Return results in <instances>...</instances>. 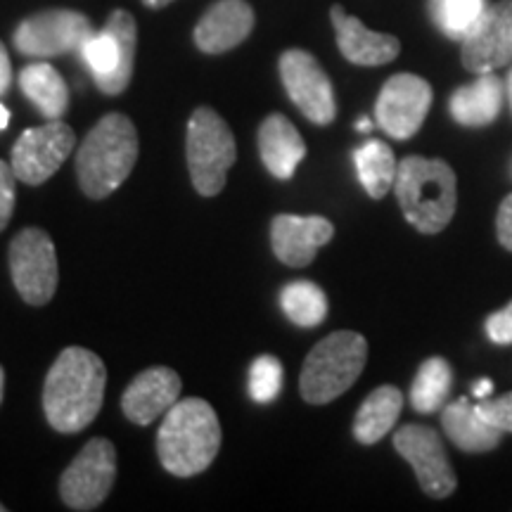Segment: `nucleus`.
Instances as JSON below:
<instances>
[{
  "instance_id": "58836bf2",
  "label": "nucleus",
  "mask_w": 512,
  "mask_h": 512,
  "mask_svg": "<svg viewBox=\"0 0 512 512\" xmlns=\"http://www.w3.org/2000/svg\"><path fill=\"white\" fill-rule=\"evenodd\" d=\"M3 392H5V370L0 366V401H3Z\"/></svg>"
},
{
  "instance_id": "aec40b11",
  "label": "nucleus",
  "mask_w": 512,
  "mask_h": 512,
  "mask_svg": "<svg viewBox=\"0 0 512 512\" xmlns=\"http://www.w3.org/2000/svg\"><path fill=\"white\" fill-rule=\"evenodd\" d=\"M259 155L268 174L278 181H290L306 157V143L297 126L285 114H268L259 126Z\"/></svg>"
},
{
  "instance_id": "39448f33",
  "label": "nucleus",
  "mask_w": 512,
  "mask_h": 512,
  "mask_svg": "<svg viewBox=\"0 0 512 512\" xmlns=\"http://www.w3.org/2000/svg\"><path fill=\"white\" fill-rule=\"evenodd\" d=\"M368 361L366 337L354 330L332 332L306 356L299 389L306 403L323 406L335 401L361 377Z\"/></svg>"
},
{
  "instance_id": "f3484780",
  "label": "nucleus",
  "mask_w": 512,
  "mask_h": 512,
  "mask_svg": "<svg viewBox=\"0 0 512 512\" xmlns=\"http://www.w3.org/2000/svg\"><path fill=\"white\" fill-rule=\"evenodd\" d=\"M183 382L176 370L166 366L147 368L126 387L121 396V411L133 425L147 427L181 399Z\"/></svg>"
},
{
  "instance_id": "c85d7f7f",
  "label": "nucleus",
  "mask_w": 512,
  "mask_h": 512,
  "mask_svg": "<svg viewBox=\"0 0 512 512\" xmlns=\"http://www.w3.org/2000/svg\"><path fill=\"white\" fill-rule=\"evenodd\" d=\"M283 389V363L275 356H259L249 368V396L256 403H273Z\"/></svg>"
},
{
  "instance_id": "cd10ccee",
  "label": "nucleus",
  "mask_w": 512,
  "mask_h": 512,
  "mask_svg": "<svg viewBox=\"0 0 512 512\" xmlns=\"http://www.w3.org/2000/svg\"><path fill=\"white\" fill-rule=\"evenodd\" d=\"M489 8L486 0H430V15L441 34L463 41Z\"/></svg>"
},
{
  "instance_id": "6e6552de",
  "label": "nucleus",
  "mask_w": 512,
  "mask_h": 512,
  "mask_svg": "<svg viewBox=\"0 0 512 512\" xmlns=\"http://www.w3.org/2000/svg\"><path fill=\"white\" fill-rule=\"evenodd\" d=\"M10 273L19 297L29 306H46L57 292V254L50 235L24 228L10 242Z\"/></svg>"
},
{
  "instance_id": "79ce46f5",
  "label": "nucleus",
  "mask_w": 512,
  "mask_h": 512,
  "mask_svg": "<svg viewBox=\"0 0 512 512\" xmlns=\"http://www.w3.org/2000/svg\"><path fill=\"white\" fill-rule=\"evenodd\" d=\"M510 176H512V164H510Z\"/></svg>"
},
{
  "instance_id": "b1692460",
  "label": "nucleus",
  "mask_w": 512,
  "mask_h": 512,
  "mask_svg": "<svg viewBox=\"0 0 512 512\" xmlns=\"http://www.w3.org/2000/svg\"><path fill=\"white\" fill-rule=\"evenodd\" d=\"M403 408V394L392 384H382L358 408L354 420V437L358 444L373 446L387 437L399 420Z\"/></svg>"
},
{
  "instance_id": "9b49d317",
  "label": "nucleus",
  "mask_w": 512,
  "mask_h": 512,
  "mask_svg": "<svg viewBox=\"0 0 512 512\" xmlns=\"http://www.w3.org/2000/svg\"><path fill=\"white\" fill-rule=\"evenodd\" d=\"M280 79L290 100L311 124L328 126L337 117L335 88L320 62L306 50L292 48L280 55Z\"/></svg>"
},
{
  "instance_id": "ea45409f",
  "label": "nucleus",
  "mask_w": 512,
  "mask_h": 512,
  "mask_svg": "<svg viewBox=\"0 0 512 512\" xmlns=\"http://www.w3.org/2000/svg\"><path fill=\"white\" fill-rule=\"evenodd\" d=\"M505 91H508V98H510V107H512V69L508 74V86H505Z\"/></svg>"
},
{
  "instance_id": "72a5a7b5",
  "label": "nucleus",
  "mask_w": 512,
  "mask_h": 512,
  "mask_svg": "<svg viewBox=\"0 0 512 512\" xmlns=\"http://www.w3.org/2000/svg\"><path fill=\"white\" fill-rule=\"evenodd\" d=\"M10 86H12V62H10L8 48H5V43L0 41V98L10 91Z\"/></svg>"
},
{
  "instance_id": "473e14b6",
  "label": "nucleus",
  "mask_w": 512,
  "mask_h": 512,
  "mask_svg": "<svg viewBox=\"0 0 512 512\" xmlns=\"http://www.w3.org/2000/svg\"><path fill=\"white\" fill-rule=\"evenodd\" d=\"M496 233H498V242L512 252V195H508L498 209L496 216Z\"/></svg>"
},
{
  "instance_id": "e433bc0d",
  "label": "nucleus",
  "mask_w": 512,
  "mask_h": 512,
  "mask_svg": "<svg viewBox=\"0 0 512 512\" xmlns=\"http://www.w3.org/2000/svg\"><path fill=\"white\" fill-rule=\"evenodd\" d=\"M356 131H361V133H370L373 131V121H370L368 117H361L356 121Z\"/></svg>"
},
{
  "instance_id": "dca6fc26",
  "label": "nucleus",
  "mask_w": 512,
  "mask_h": 512,
  "mask_svg": "<svg viewBox=\"0 0 512 512\" xmlns=\"http://www.w3.org/2000/svg\"><path fill=\"white\" fill-rule=\"evenodd\" d=\"M335 238V226L323 216L278 214L271 223L273 254L290 268H304L318 249Z\"/></svg>"
},
{
  "instance_id": "20e7f679",
  "label": "nucleus",
  "mask_w": 512,
  "mask_h": 512,
  "mask_svg": "<svg viewBox=\"0 0 512 512\" xmlns=\"http://www.w3.org/2000/svg\"><path fill=\"white\" fill-rule=\"evenodd\" d=\"M394 188L403 216L420 233H441L456 214V174L444 159H401Z\"/></svg>"
},
{
  "instance_id": "a19ab883",
  "label": "nucleus",
  "mask_w": 512,
  "mask_h": 512,
  "mask_svg": "<svg viewBox=\"0 0 512 512\" xmlns=\"http://www.w3.org/2000/svg\"><path fill=\"white\" fill-rule=\"evenodd\" d=\"M5 510H8V508H5V505H3V503H0V512H5Z\"/></svg>"
},
{
  "instance_id": "393cba45",
  "label": "nucleus",
  "mask_w": 512,
  "mask_h": 512,
  "mask_svg": "<svg viewBox=\"0 0 512 512\" xmlns=\"http://www.w3.org/2000/svg\"><path fill=\"white\" fill-rule=\"evenodd\" d=\"M354 166L358 181H361L363 190L368 192L373 200H382L396 183V157L392 147L382 140H368L354 152Z\"/></svg>"
},
{
  "instance_id": "0eeeda50",
  "label": "nucleus",
  "mask_w": 512,
  "mask_h": 512,
  "mask_svg": "<svg viewBox=\"0 0 512 512\" xmlns=\"http://www.w3.org/2000/svg\"><path fill=\"white\" fill-rule=\"evenodd\" d=\"M138 27L128 10H114L105 29L83 43V62L91 69L95 86L105 95H121L128 88L136 67Z\"/></svg>"
},
{
  "instance_id": "f704fd0d",
  "label": "nucleus",
  "mask_w": 512,
  "mask_h": 512,
  "mask_svg": "<svg viewBox=\"0 0 512 512\" xmlns=\"http://www.w3.org/2000/svg\"><path fill=\"white\" fill-rule=\"evenodd\" d=\"M491 394H494V382L486 380V377L484 380H477L475 384H472V396H475V399H479V401L489 399Z\"/></svg>"
},
{
  "instance_id": "a211bd4d",
  "label": "nucleus",
  "mask_w": 512,
  "mask_h": 512,
  "mask_svg": "<svg viewBox=\"0 0 512 512\" xmlns=\"http://www.w3.org/2000/svg\"><path fill=\"white\" fill-rule=\"evenodd\" d=\"M254 22V10L247 0H219L197 22L195 46L207 55L228 53L252 34Z\"/></svg>"
},
{
  "instance_id": "c756f323",
  "label": "nucleus",
  "mask_w": 512,
  "mask_h": 512,
  "mask_svg": "<svg viewBox=\"0 0 512 512\" xmlns=\"http://www.w3.org/2000/svg\"><path fill=\"white\" fill-rule=\"evenodd\" d=\"M475 408L491 427L512 434V392L503 394L501 399H494V401L482 399Z\"/></svg>"
},
{
  "instance_id": "1a4fd4ad",
  "label": "nucleus",
  "mask_w": 512,
  "mask_h": 512,
  "mask_svg": "<svg viewBox=\"0 0 512 512\" xmlns=\"http://www.w3.org/2000/svg\"><path fill=\"white\" fill-rule=\"evenodd\" d=\"M114 479H117V448L112 441L95 437L62 472V503L69 510H95L110 496Z\"/></svg>"
},
{
  "instance_id": "2f4dec72",
  "label": "nucleus",
  "mask_w": 512,
  "mask_h": 512,
  "mask_svg": "<svg viewBox=\"0 0 512 512\" xmlns=\"http://www.w3.org/2000/svg\"><path fill=\"white\" fill-rule=\"evenodd\" d=\"M486 337L498 344V347L512 344V302L505 309L491 313L486 318Z\"/></svg>"
},
{
  "instance_id": "4468645a",
  "label": "nucleus",
  "mask_w": 512,
  "mask_h": 512,
  "mask_svg": "<svg viewBox=\"0 0 512 512\" xmlns=\"http://www.w3.org/2000/svg\"><path fill=\"white\" fill-rule=\"evenodd\" d=\"M396 453L413 467L420 489L432 498H446L456 491V472L441 444V437L432 427L406 425L394 434Z\"/></svg>"
},
{
  "instance_id": "7ed1b4c3",
  "label": "nucleus",
  "mask_w": 512,
  "mask_h": 512,
  "mask_svg": "<svg viewBox=\"0 0 512 512\" xmlns=\"http://www.w3.org/2000/svg\"><path fill=\"white\" fill-rule=\"evenodd\" d=\"M138 131L124 114L112 112L95 124L76 152L83 195L105 200L131 176L138 162Z\"/></svg>"
},
{
  "instance_id": "c9c22d12",
  "label": "nucleus",
  "mask_w": 512,
  "mask_h": 512,
  "mask_svg": "<svg viewBox=\"0 0 512 512\" xmlns=\"http://www.w3.org/2000/svg\"><path fill=\"white\" fill-rule=\"evenodd\" d=\"M8 124H10V110L3 105V102H0V133L8 128Z\"/></svg>"
},
{
  "instance_id": "f8f14e48",
  "label": "nucleus",
  "mask_w": 512,
  "mask_h": 512,
  "mask_svg": "<svg viewBox=\"0 0 512 512\" xmlns=\"http://www.w3.org/2000/svg\"><path fill=\"white\" fill-rule=\"evenodd\" d=\"M74 145L76 136L72 126L64 124L62 119H53L48 124L24 131L12 147L10 157L17 181L27 185L46 183L67 162Z\"/></svg>"
},
{
  "instance_id": "423d86ee",
  "label": "nucleus",
  "mask_w": 512,
  "mask_h": 512,
  "mask_svg": "<svg viewBox=\"0 0 512 512\" xmlns=\"http://www.w3.org/2000/svg\"><path fill=\"white\" fill-rule=\"evenodd\" d=\"M185 155L192 185L202 197H214L226 188L228 171L238 159L235 136L221 114L197 107L188 121Z\"/></svg>"
},
{
  "instance_id": "bb28decb",
  "label": "nucleus",
  "mask_w": 512,
  "mask_h": 512,
  "mask_svg": "<svg viewBox=\"0 0 512 512\" xmlns=\"http://www.w3.org/2000/svg\"><path fill=\"white\" fill-rule=\"evenodd\" d=\"M280 306H283L285 316L299 328H316L328 316V297L309 280L285 285L280 292Z\"/></svg>"
},
{
  "instance_id": "4c0bfd02",
  "label": "nucleus",
  "mask_w": 512,
  "mask_h": 512,
  "mask_svg": "<svg viewBox=\"0 0 512 512\" xmlns=\"http://www.w3.org/2000/svg\"><path fill=\"white\" fill-rule=\"evenodd\" d=\"M174 0H143V5H147V8L152 10H159V8H166V5H171Z\"/></svg>"
},
{
  "instance_id": "4be33fe9",
  "label": "nucleus",
  "mask_w": 512,
  "mask_h": 512,
  "mask_svg": "<svg viewBox=\"0 0 512 512\" xmlns=\"http://www.w3.org/2000/svg\"><path fill=\"white\" fill-rule=\"evenodd\" d=\"M441 425H444L446 437L465 453H486L494 451L501 444L503 432L491 427L482 415L477 413L475 406L465 396L453 401L451 406L444 408L441 413Z\"/></svg>"
},
{
  "instance_id": "ddd939ff",
  "label": "nucleus",
  "mask_w": 512,
  "mask_h": 512,
  "mask_svg": "<svg viewBox=\"0 0 512 512\" xmlns=\"http://www.w3.org/2000/svg\"><path fill=\"white\" fill-rule=\"evenodd\" d=\"M432 107V86L422 76L396 74L382 86L375 102L377 126L394 140H408L425 124Z\"/></svg>"
},
{
  "instance_id": "412c9836",
  "label": "nucleus",
  "mask_w": 512,
  "mask_h": 512,
  "mask_svg": "<svg viewBox=\"0 0 512 512\" xmlns=\"http://www.w3.org/2000/svg\"><path fill=\"white\" fill-rule=\"evenodd\" d=\"M503 95L505 86L494 72L479 74L477 81L460 86L451 95L448 112L460 126H486L501 114Z\"/></svg>"
},
{
  "instance_id": "5701e85b",
  "label": "nucleus",
  "mask_w": 512,
  "mask_h": 512,
  "mask_svg": "<svg viewBox=\"0 0 512 512\" xmlns=\"http://www.w3.org/2000/svg\"><path fill=\"white\" fill-rule=\"evenodd\" d=\"M19 88L48 121L62 119L69 110V86L53 64H27L19 72Z\"/></svg>"
},
{
  "instance_id": "9d476101",
  "label": "nucleus",
  "mask_w": 512,
  "mask_h": 512,
  "mask_svg": "<svg viewBox=\"0 0 512 512\" xmlns=\"http://www.w3.org/2000/svg\"><path fill=\"white\" fill-rule=\"evenodd\" d=\"M95 34L91 19L76 10H46L24 19L15 29L12 43L22 55L48 60L81 50Z\"/></svg>"
},
{
  "instance_id": "7c9ffc66",
  "label": "nucleus",
  "mask_w": 512,
  "mask_h": 512,
  "mask_svg": "<svg viewBox=\"0 0 512 512\" xmlns=\"http://www.w3.org/2000/svg\"><path fill=\"white\" fill-rule=\"evenodd\" d=\"M15 185H17V176L15 171H12V164L0 159V233L8 228L12 211H15V195H17Z\"/></svg>"
},
{
  "instance_id": "a878e982",
  "label": "nucleus",
  "mask_w": 512,
  "mask_h": 512,
  "mask_svg": "<svg viewBox=\"0 0 512 512\" xmlns=\"http://www.w3.org/2000/svg\"><path fill=\"white\" fill-rule=\"evenodd\" d=\"M453 387V370L444 358L434 356L422 363L411 387V403L418 413H434L444 408Z\"/></svg>"
},
{
  "instance_id": "f03ea898",
  "label": "nucleus",
  "mask_w": 512,
  "mask_h": 512,
  "mask_svg": "<svg viewBox=\"0 0 512 512\" xmlns=\"http://www.w3.org/2000/svg\"><path fill=\"white\" fill-rule=\"evenodd\" d=\"M221 441V422L209 401H176L157 432L159 463L176 477H195L214 463Z\"/></svg>"
},
{
  "instance_id": "6ab92c4d",
  "label": "nucleus",
  "mask_w": 512,
  "mask_h": 512,
  "mask_svg": "<svg viewBox=\"0 0 512 512\" xmlns=\"http://www.w3.org/2000/svg\"><path fill=\"white\" fill-rule=\"evenodd\" d=\"M330 17L337 34L339 53L347 57L351 64L380 67V64H387L399 57L401 41L396 36L370 31L361 19L347 15L342 5H332Z\"/></svg>"
},
{
  "instance_id": "f257e3e1",
  "label": "nucleus",
  "mask_w": 512,
  "mask_h": 512,
  "mask_svg": "<svg viewBox=\"0 0 512 512\" xmlns=\"http://www.w3.org/2000/svg\"><path fill=\"white\" fill-rule=\"evenodd\" d=\"M107 387L102 358L83 347L60 351L43 387V411L50 427L62 434L81 432L98 418Z\"/></svg>"
},
{
  "instance_id": "2eb2a0df",
  "label": "nucleus",
  "mask_w": 512,
  "mask_h": 512,
  "mask_svg": "<svg viewBox=\"0 0 512 512\" xmlns=\"http://www.w3.org/2000/svg\"><path fill=\"white\" fill-rule=\"evenodd\" d=\"M460 48L463 67L472 74H491L512 62V0L489 5L475 29L467 34Z\"/></svg>"
}]
</instances>
